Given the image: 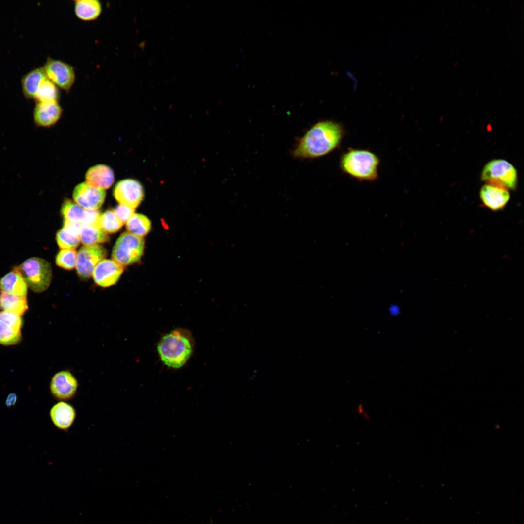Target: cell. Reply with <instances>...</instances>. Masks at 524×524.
<instances>
[{"instance_id":"cell-1","label":"cell","mask_w":524,"mask_h":524,"mask_svg":"<svg viewBox=\"0 0 524 524\" xmlns=\"http://www.w3.org/2000/svg\"><path fill=\"white\" fill-rule=\"evenodd\" d=\"M342 124L330 120L318 122L300 139L292 155L296 158H315L338 148L345 135Z\"/></svg>"},{"instance_id":"cell-2","label":"cell","mask_w":524,"mask_h":524,"mask_svg":"<svg viewBox=\"0 0 524 524\" xmlns=\"http://www.w3.org/2000/svg\"><path fill=\"white\" fill-rule=\"evenodd\" d=\"M379 164L377 155L364 149L349 148L341 155L339 161L342 172L360 181L376 180Z\"/></svg>"},{"instance_id":"cell-3","label":"cell","mask_w":524,"mask_h":524,"mask_svg":"<svg viewBox=\"0 0 524 524\" xmlns=\"http://www.w3.org/2000/svg\"><path fill=\"white\" fill-rule=\"evenodd\" d=\"M193 346V339L190 332L178 328L162 337L157 350L165 365L172 368H179L190 357Z\"/></svg>"},{"instance_id":"cell-4","label":"cell","mask_w":524,"mask_h":524,"mask_svg":"<svg viewBox=\"0 0 524 524\" xmlns=\"http://www.w3.org/2000/svg\"><path fill=\"white\" fill-rule=\"evenodd\" d=\"M18 271L27 286L35 293H41L49 286L52 278L50 264L40 258L31 257L14 268Z\"/></svg>"},{"instance_id":"cell-5","label":"cell","mask_w":524,"mask_h":524,"mask_svg":"<svg viewBox=\"0 0 524 524\" xmlns=\"http://www.w3.org/2000/svg\"><path fill=\"white\" fill-rule=\"evenodd\" d=\"M481 179L488 184L507 190L515 189L517 184V173L515 168L508 161L496 159L485 165Z\"/></svg>"},{"instance_id":"cell-6","label":"cell","mask_w":524,"mask_h":524,"mask_svg":"<svg viewBox=\"0 0 524 524\" xmlns=\"http://www.w3.org/2000/svg\"><path fill=\"white\" fill-rule=\"evenodd\" d=\"M144 249L143 238L129 232H123L113 247L112 257L122 266H127L137 262L142 257Z\"/></svg>"},{"instance_id":"cell-7","label":"cell","mask_w":524,"mask_h":524,"mask_svg":"<svg viewBox=\"0 0 524 524\" xmlns=\"http://www.w3.org/2000/svg\"><path fill=\"white\" fill-rule=\"evenodd\" d=\"M106 255V249L98 244L82 246L77 255L76 268L79 277L82 279L89 278L96 266Z\"/></svg>"},{"instance_id":"cell-8","label":"cell","mask_w":524,"mask_h":524,"mask_svg":"<svg viewBox=\"0 0 524 524\" xmlns=\"http://www.w3.org/2000/svg\"><path fill=\"white\" fill-rule=\"evenodd\" d=\"M78 387L77 378L68 370H62L56 373L50 383L51 395L60 401L73 399L76 395Z\"/></svg>"},{"instance_id":"cell-9","label":"cell","mask_w":524,"mask_h":524,"mask_svg":"<svg viewBox=\"0 0 524 524\" xmlns=\"http://www.w3.org/2000/svg\"><path fill=\"white\" fill-rule=\"evenodd\" d=\"M43 68L47 77L56 86L66 91L71 89L75 75L70 65L61 60L49 58Z\"/></svg>"},{"instance_id":"cell-10","label":"cell","mask_w":524,"mask_h":524,"mask_svg":"<svg viewBox=\"0 0 524 524\" xmlns=\"http://www.w3.org/2000/svg\"><path fill=\"white\" fill-rule=\"evenodd\" d=\"M113 194L120 204L135 209L143 200L144 190L139 181L127 179L117 182L114 189Z\"/></svg>"},{"instance_id":"cell-11","label":"cell","mask_w":524,"mask_h":524,"mask_svg":"<svg viewBox=\"0 0 524 524\" xmlns=\"http://www.w3.org/2000/svg\"><path fill=\"white\" fill-rule=\"evenodd\" d=\"M105 196L104 190L92 187L86 182L79 184L73 192L75 202L86 210H98L103 204Z\"/></svg>"},{"instance_id":"cell-12","label":"cell","mask_w":524,"mask_h":524,"mask_svg":"<svg viewBox=\"0 0 524 524\" xmlns=\"http://www.w3.org/2000/svg\"><path fill=\"white\" fill-rule=\"evenodd\" d=\"M61 213L64 221L84 225H98L100 215L98 210H86L70 200H66L63 203Z\"/></svg>"},{"instance_id":"cell-13","label":"cell","mask_w":524,"mask_h":524,"mask_svg":"<svg viewBox=\"0 0 524 524\" xmlns=\"http://www.w3.org/2000/svg\"><path fill=\"white\" fill-rule=\"evenodd\" d=\"M123 270V266L113 260L103 259L96 266L92 275L97 285L106 288L118 281Z\"/></svg>"},{"instance_id":"cell-14","label":"cell","mask_w":524,"mask_h":524,"mask_svg":"<svg viewBox=\"0 0 524 524\" xmlns=\"http://www.w3.org/2000/svg\"><path fill=\"white\" fill-rule=\"evenodd\" d=\"M479 196L484 206L495 211L503 209L510 197L508 190L488 184L482 187Z\"/></svg>"},{"instance_id":"cell-15","label":"cell","mask_w":524,"mask_h":524,"mask_svg":"<svg viewBox=\"0 0 524 524\" xmlns=\"http://www.w3.org/2000/svg\"><path fill=\"white\" fill-rule=\"evenodd\" d=\"M50 417L56 427L66 431L75 422L76 411L71 404L66 401H59L51 407Z\"/></svg>"},{"instance_id":"cell-16","label":"cell","mask_w":524,"mask_h":524,"mask_svg":"<svg viewBox=\"0 0 524 524\" xmlns=\"http://www.w3.org/2000/svg\"><path fill=\"white\" fill-rule=\"evenodd\" d=\"M62 112L57 101L38 102L34 109V119L39 126L49 127L57 122Z\"/></svg>"},{"instance_id":"cell-17","label":"cell","mask_w":524,"mask_h":524,"mask_svg":"<svg viewBox=\"0 0 524 524\" xmlns=\"http://www.w3.org/2000/svg\"><path fill=\"white\" fill-rule=\"evenodd\" d=\"M85 178L88 185L104 190L112 185L115 180L113 170L105 164L96 165L89 168Z\"/></svg>"},{"instance_id":"cell-18","label":"cell","mask_w":524,"mask_h":524,"mask_svg":"<svg viewBox=\"0 0 524 524\" xmlns=\"http://www.w3.org/2000/svg\"><path fill=\"white\" fill-rule=\"evenodd\" d=\"M27 284L20 274L14 268L0 279V290L8 294L27 298Z\"/></svg>"},{"instance_id":"cell-19","label":"cell","mask_w":524,"mask_h":524,"mask_svg":"<svg viewBox=\"0 0 524 524\" xmlns=\"http://www.w3.org/2000/svg\"><path fill=\"white\" fill-rule=\"evenodd\" d=\"M81 225L64 221L63 228L57 233L56 239L62 249H75L80 242L79 229Z\"/></svg>"},{"instance_id":"cell-20","label":"cell","mask_w":524,"mask_h":524,"mask_svg":"<svg viewBox=\"0 0 524 524\" xmlns=\"http://www.w3.org/2000/svg\"><path fill=\"white\" fill-rule=\"evenodd\" d=\"M102 4L98 0H74V12L76 16L84 21L97 19L102 12Z\"/></svg>"},{"instance_id":"cell-21","label":"cell","mask_w":524,"mask_h":524,"mask_svg":"<svg viewBox=\"0 0 524 524\" xmlns=\"http://www.w3.org/2000/svg\"><path fill=\"white\" fill-rule=\"evenodd\" d=\"M0 308L2 311L21 316L28 310L27 298H23L1 292Z\"/></svg>"},{"instance_id":"cell-22","label":"cell","mask_w":524,"mask_h":524,"mask_svg":"<svg viewBox=\"0 0 524 524\" xmlns=\"http://www.w3.org/2000/svg\"><path fill=\"white\" fill-rule=\"evenodd\" d=\"M80 242L84 245H96L106 242L109 237L98 225H84L79 229Z\"/></svg>"},{"instance_id":"cell-23","label":"cell","mask_w":524,"mask_h":524,"mask_svg":"<svg viewBox=\"0 0 524 524\" xmlns=\"http://www.w3.org/2000/svg\"><path fill=\"white\" fill-rule=\"evenodd\" d=\"M46 77L43 67L33 69L25 75L22 81V85L26 97L35 98L41 82Z\"/></svg>"},{"instance_id":"cell-24","label":"cell","mask_w":524,"mask_h":524,"mask_svg":"<svg viewBox=\"0 0 524 524\" xmlns=\"http://www.w3.org/2000/svg\"><path fill=\"white\" fill-rule=\"evenodd\" d=\"M150 220L146 216L134 213L126 222L128 232L135 236L142 237L147 235L150 230Z\"/></svg>"},{"instance_id":"cell-25","label":"cell","mask_w":524,"mask_h":524,"mask_svg":"<svg viewBox=\"0 0 524 524\" xmlns=\"http://www.w3.org/2000/svg\"><path fill=\"white\" fill-rule=\"evenodd\" d=\"M21 329L0 320V344L5 346L18 344L22 339Z\"/></svg>"},{"instance_id":"cell-26","label":"cell","mask_w":524,"mask_h":524,"mask_svg":"<svg viewBox=\"0 0 524 524\" xmlns=\"http://www.w3.org/2000/svg\"><path fill=\"white\" fill-rule=\"evenodd\" d=\"M123 224L113 210L106 211L100 215L98 220V226L107 234L117 232Z\"/></svg>"},{"instance_id":"cell-27","label":"cell","mask_w":524,"mask_h":524,"mask_svg":"<svg viewBox=\"0 0 524 524\" xmlns=\"http://www.w3.org/2000/svg\"><path fill=\"white\" fill-rule=\"evenodd\" d=\"M58 90L56 85L47 77L41 82L35 97L39 102L57 101Z\"/></svg>"},{"instance_id":"cell-28","label":"cell","mask_w":524,"mask_h":524,"mask_svg":"<svg viewBox=\"0 0 524 524\" xmlns=\"http://www.w3.org/2000/svg\"><path fill=\"white\" fill-rule=\"evenodd\" d=\"M77 253L75 249H62L56 257V264L67 270L76 267Z\"/></svg>"},{"instance_id":"cell-29","label":"cell","mask_w":524,"mask_h":524,"mask_svg":"<svg viewBox=\"0 0 524 524\" xmlns=\"http://www.w3.org/2000/svg\"><path fill=\"white\" fill-rule=\"evenodd\" d=\"M115 215L124 224L134 213L135 210L130 207L119 204L113 210Z\"/></svg>"},{"instance_id":"cell-30","label":"cell","mask_w":524,"mask_h":524,"mask_svg":"<svg viewBox=\"0 0 524 524\" xmlns=\"http://www.w3.org/2000/svg\"><path fill=\"white\" fill-rule=\"evenodd\" d=\"M17 399V395L14 393H11L7 396L5 401V405L7 407L13 406L16 403Z\"/></svg>"},{"instance_id":"cell-31","label":"cell","mask_w":524,"mask_h":524,"mask_svg":"<svg viewBox=\"0 0 524 524\" xmlns=\"http://www.w3.org/2000/svg\"><path fill=\"white\" fill-rule=\"evenodd\" d=\"M357 412L359 414L361 415L365 419H368L369 416L364 410V407L362 404L358 406Z\"/></svg>"},{"instance_id":"cell-32","label":"cell","mask_w":524,"mask_h":524,"mask_svg":"<svg viewBox=\"0 0 524 524\" xmlns=\"http://www.w3.org/2000/svg\"><path fill=\"white\" fill-rule=\"evenodd\" d=\"M390 311L392 315H396L399 312V308L396 306H393L390 308Z\"/></svg>"}]
</instances>
